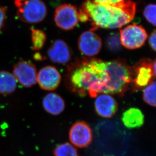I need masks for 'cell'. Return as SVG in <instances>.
Listing matches in <instances>:
<instances>
[{"label":"cell","instance_id":"1","mask_svg":"<svg viewBox=\"0 0 156 156\" xmlns=\"http://www.w3.org/2000/svg\"><path fill=\"white\" fill-rule=\"evenodd\" d=\"M136 8V3L130 0L113 6L86 0L80 10L79 19L82 22L90 21L93 30L98 28H121L132 20Z\"/></svg>","mask_w":156,"mask_h":156},{"label":"cell","instance_id":"2","mask_svg":"<svg viewBox=\"0 0 156 156\" xmlns=\"http://www.w3.org/2000/svg\"><path fill=\"white\" fill-rule=\"evenodd\" d=\"M69 88L80 96L88 94L96 98L102 94L109 81L106 61L98 59H85L75 64L69 69Z\"/></svg>","mask_w":156,"mask_h":156},{"label":"cell","instance_id":"3","mask_svg":"<svg viewBox=\"0 0 156 156\" xmlns=\"http://www.w3.org/2000/svg\"><path fill=\"white\" fill-rule=\"evenodd\" d=\"M106 69L109 81L102 94L123 96L132 84V68L122 60H115L106 62Z\"/></svg>","mask_w":156,"mask_h":156},{"label":"cell","instance_id":"4","mask_svg":"<svg viewBox=\"0 0 156 156\" xmlns=\"http://www.w3.org/2000/svg\"><path fill=\"white\" fill-rule=\"evenodd\" d=\"M47 14L46 5L42 0H27L18 8L17 16L28 23H38L44 20Z\"/></svg>","mask_w":156,"mask_h":156},{"label":"cell","instance_id":"5","mask_svg":"<svg viewBox=\"0 0 156 156\" xmlns=\"http://www.w3.org/2000/svg\"><path fill=\"white\" fill-rule=\"evenodd\" d=\"M121 44L130 50L139 49L143 46L147 38L146 30L141 25L133 24L120 30Z\"/></svg>","mask_w":156,"mask_h":156},{"label":"cell","instance_id":"6","mask_svg":"<svg viewBox=\"0 0 156 156\" xmlns=\"http://www.w3.org/2000/svg\"><path fill=\"white\" fill-rule=\"evenodd\" d=\"M54 20L56 26L61 30H73L80 21L79 12L72 5H61L55 11Z\"/></svg>","mask_w":156,"mask_h":156},{"label":"cell","instance_id":"7","mask_svg":"<svg viewBox=\"0 0 156 156\" xmlns=\"http://www.w3.org/2000/svg\"><path fill=\"white\" fill-rule=\"evenodd\" d=\"M133 71L132 84L135 88H144L148 86L153 80V62L150 59L144 58L139 62L132 67Z\"/></svg>","mask_w":156,"mask_h":156},{"label":"cell","instance_id":"8","mask_svg":"<svg viewBox=\"0 0 156 156\" xmlns=\"http://www.w3.org/2000/svg\"><path fill=\"white\" fill-rule=\"evenodd\" d=\"M13 74L16 80L25 87H30L37 82V71L31 62L21 60L13 67Z\"/></svg>","mask_w":156,"mask_h":156},{"label":"cell","instance_id":"9","mask_svg":"<svg viewBox=\"0 0 156 156\" xmlns=\"http://www.w3.org/2000/svg\"><path fill=\"white\" fill-rule=\"evenodd\" d=\"M93 30L84 31L78 39V48L84 56L93 57L96 56L102 48V40Z\"/></svg>","mask_w":156,"mask_h":156},{"label":"cell","instance_id":"10","mask_svg":"<svg viewBox=\"0 0 156 156\" xmlns=\"http://www.w3.org/2000/svg\"><path fill=\"white\" fill-rule=\"evenodd\" d=\"M92 131L84 121L76 122L69 130V139L74 146L80 148L88 146L92 141Z\"/></svg>","mask_w":156,"mask_h":156},{"label":"cell","instance_id":"11","mask_svg":"<svg viewBox=\"0 0 156 156\" xmlns=\"http://www.w3.org/2000/svg\"><path fill=\"white\" fill-rule=\"evenodd\" d=\"M61 74L56 67L52 66L44 67L37 73V82L40 87L46 90H53L61 83Z\"/></svg>","mask_w":156,"mask_h":156},{"label":"cell","instance_id":"12","mask_svg":"<svg viewBox=\"0 0 156 156\" xmlns=\"http://www.w3.org/2000/svg\"><path fill=\"white\" fill-rule=\"evenodd\" d=\"M47 55L52 62L63 65L71 60L72 52L66 42L62 40H56L49 48Z\"/></svg>","mask_w":156,"mask_h":156},{"label":"cell","instance_id":"13","mask_svg":"<svg viewBox=\"0 0 156 156\" xmlns=\"http://www.w3.org/2000/svg\"><path fill=\"white\" fill-rule=\"evenodd\" d=\"M96 112L104 118H110L118 110L116 100L110 94H100L96 97L94 103Z\"/></svg>","mask_w":156,"mask_h":156},{"label":"cell","instance_id":"14","mask_svg":"<svg viewBox=\"0 0 156 156\" xmlns=\"http://www.w3.org/2000/svg\"><path fill=\"white\" fill-rule=\"evenodd\" d=\"M42 104L46 112L52 115H59L65 110V101L56 93H51L46 94L43 99Z\"/></svg>","mask_w":156,"mask_h":156},{"label":"cell","instance_id":"15","mask_svg":"<svg viewBox=\"0 0 156 156\" xmlns=\"http://www.w3.org/2000/svg\"><path fill=\"white\" fill-rule=\"evenodd\" d=\"M122 121L125 126L129 129L139 128L144 123V115L140 109L130 108L123 113Z\"/></svg>","mask_w":156,"mask_h":156},{"label":"cell","instance_id":"16","mask_svg":"<svg viewBox=\"0 0 156 156\" xmlns=\"http://www.w3.org/2000/svg\"><path fill=\"white\" fill-rule=\"evenodd\" d=\"M16 87L17 80L13 74L6 71H0V94H11Z\"/></svg>","mask_w":156,"mask_h":156},{"label":"cell","instance_id":"17","mask_svg":"<svg viewBox=\"0 0 156 156\" xmlns=\"http://www.w3.org/2000/svg\"><path fill=\"white\" fill-rule=\"evenodd\" d=\"M31 34L33 50L39 51L42 49L47 39L46 33L42 30L32 28L31 30Z\"/></svg>","mask_w":156,"mask_h":156},{"label":"cell","instance_id":"18","mask_svg":"<svg viewBox=\"0 0 156 156\" xmlns=\"http://www.w3.org/2000/svg\"><path fill=\"white\" fill-rule=\"evenodd\" d=\"M143 100L149 105L156 107V81H152L144 87Z\"/></svg>","mask_w":156,"mask_h":156},{"label":"cell","instance_id":"19","mask_svg":"<svg viewBox=\"0 0 156 156\" xmlns=\"http://www.w3.org/2000/svg\"><path fill=\"white\" fill-rule=\"evenodd\" d=\"M55 156H79L74 146L69 143H65L58 146L54 151Z\"/></svg>","mask_w":156,"mask_h":156},{"label":"cell","instance_id":"20","mask_svg":"<svg viewBox=\"0 0 156 156\" xmlns=\"http://www.w3.org/2000/svg\"><path fill=\"white\" fill-rule=\"evenodd\" d=\"M121 44L120 35L118 34L113 33L110 34L106 38V47L111 51H118L121 48Z\"/></svg>","mask_w":156,"mask_h":156},{"label":"cell","instance_id":"21","mask_svg":"<svg viewBox=\"0 0 156 156\" xmlns=\"http://www.w3.org/2000/svg\"><path fill=\"white\" fill-rule=\"evenodd\" d=\"M143 15L147 20L156 27V4H150L144 8Z\"/></svg>","mask_w":156,"mask_h":156},{"label":"cell","instance_id":"22","mask_svg":"<svg viewBox=\"0 0 156 156\" xmlns=\"http://www.w3.org/2000/svg\"><path fill=\"white\" fill-rule=\"evenodd\" d=\"M125 0H94L95 3L107 5H117L122 3Z\"/></svg>","mask_w":156,"mask_h":156},{"label":"cell","instance_id":"23","mask_svg":"<svg viewBox=\"0 0 156 156\" xmlns=\"http://www.w3.org/2000/svg\"><path fill=\"white\" fill-rule=\"evenodd\" d=\"M7 9L6 8L0 5V30L3 28L6 20Z\"/></svg>","mask_w":156,"mask_h":156},{"label":"cell","instance_id":"24","mask_svg":"<svg viewBox=\"0 0 156 156\" xmlns=\"http://www.w3.org/2000/svg\"><path fill=\"white\" fill-rule=\"evenodd\" d=\"M149 44L150 48L156 52V30H154L150 35Z\"/></svg>","mask_w":156,"mask_h":156},{"label":"cell","instance_id":"25","mask_svg":"<svg viewBox=\"0 0 156 156\" xmlns=\"http://www.w3.org/2000/svg\"><path fill=\"white\" fill-rule=\"evenodd\" d=\"M27 0H15L14 3H15V6L19 8Z\"/></svg>","mask_w":156,"mask_h":156},{"label":"cell","instance_id":"26","mask_svg":"<svg viewBox=\"0 0 156 156\" xmlns=\"http://www.w3.org/2000/svg\"><path fill=\"white\" fill-rule=\"evenodd\" d=\"M153 68L154 75L156 78V59L153 62Z\"/></svg>","mask_w":156,"mask_h":156}]
</instances>
